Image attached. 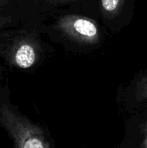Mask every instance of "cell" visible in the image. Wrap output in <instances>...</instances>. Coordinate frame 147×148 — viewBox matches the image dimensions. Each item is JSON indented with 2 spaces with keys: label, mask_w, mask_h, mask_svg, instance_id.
<instances>
[{
  "label": "cell",
  "mask_w": 147,
  "mask_h": 148,
  "mask_svg": "<svg viewBox=\"0 0 147 148\" xmlns=\"http://www.w3.org/2000/svg\"><path fill=\"white\" fill-rule=\"evenodd\" d=\"M0 127L15 148H51L42 127L23 114L3 91L0 92Z\"/></svg>",
  "instance_id": "cell-1"
},
{
  "label": "cell",
  "mask_w": 147,
  "mask_h": 148,
  "mask_svg": "<svg viewBox=\"0 0 147 148\" xmlns=\"http://www.w3.org/2000/svg\"><path fill=\"white\" fill-rule=\"evenodd\" d=\"M54 26L67 42H72L77 46L92 48L101 42L98 23L83 15L64 14L55 21Z\"/></svg>",
  "instance_id": "cell-2"
},
{
  "label": "cell",
  "mask_w": 147,
  "mask_h": 148,
  "mask_svg": "<svg viewBox=\"0 0 147 148\" xmlns=\"http://www.w3.org/2000/svg\"><path fill=\"white\" fill-rule=\"evenodd\" d=\"M1 52L11 66L27 69L38 62L41 46L35 35L25 33L14 36L4 47H2Z\"/></svg>",
  "instance_id": "cell-3"
},
{
  "label": "cell",
  "mask_w": 147,
  "mask_h": 148,
  "mask_svg": "<svg viewBox=\"0 0 147 148\" xmlns=\"http://www.w3.org/2000/svg\"><path fill=\"white\" fill-rule=\"evenodd\" d=\"M135 0H98V10L103 23L113 29L118 30L127 23ZM129 22V21H128Z\"/></svg>",
  "instance_id": "cell-4"
},
{
  "label": "cell",
  "mask_w": 147,
  "mask_h": 148,
  "mask_svg": "<svg viewBox=\"0 0 147 148\" xmlns=\"http://www.w3.org/2000/svg\"><path fill=\"white\" fill-rule=\"evenodd\" d=\"M135 98L139 101L147 100V75L137 82L135 87Z\"/></svg>",
  "instance_id": "cell-5"
},
{
  "label": "cell",
  "mask_w": 147,
  "mask_h": 148,
  "mask_svg": "<svg viewBox=\"0 0 147 148\" xmlns=\"http://www.w3.org/2000/svg\"><path fill=\"white\" fill-rule=\"evenodd\" d=\"M49 3L54 5H70L74 3H77L82 0H47Z\"/></svg>",
  "instance_id": "cell-6"
},
{
  "label": "cell",
  "mask_w": 147,
  "mask_h": 148,
  "mask_svg": "<svg viewBox=\"0 0 147 148\" xmlns=\"http://www.w3.org/2000/svg\"><path fill=\"white\" fill-rule=\"evenodd\" d=\"M9 22H10V19H9L8 17L4 16L3 15H2V14L0 13V30H1V29H3V27H4V25H6ZM2 46H3V44L1 43V41H0V53H1Z\"/></svg>",
  "instance_id": "cell-7"
},
{
  "label": "cell",
  "mask_w": 147,
  "mask_h": 148,
  "mask_svg": "<svg viewBox=\"0 0 147 148\" xmlns=\"http://www.w3.org/2000/svg\"><path fill=\"white\" fill-rule=\"evenodd\" d=\"M143 148H147V124L144 130V139H143Z\"/></svg>",
  "instance_id": "cell-8"
}]
</instances>
